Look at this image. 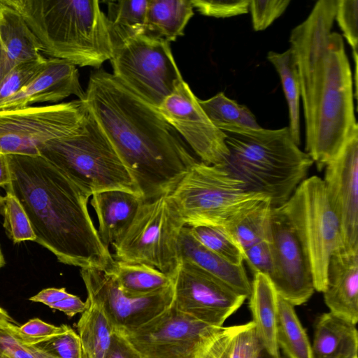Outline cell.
<instances>
[{
  "label": "cell",
  "instance_id": "obj_27",
  "mask_svg": "<svg viewBox=\"0 0 358 358\" xmlns=\"http://www.w3.org/2000/svg\"><path fill=\"white\" fill-rule=\"evenodd\" d=\"M148 0L109 1L106 15L113 50L145 34Z\"/></svg>",
  "mask_w": 358,
  "mask_h": 358
},
{
  "label": "cell",
  "instance_id": "obj_13",
  "mask_svg": "<svg viewBox=\"0 0 358 358\" xmlns=\"http://www.w3.org/2000/svg\"><path fill=\"white\" fill-rule=\"evenodd\" d=\"M87 299L103 310L115 330L130 332L169 307L173 285L161 292L143 296L124 293L113 275L96 268L80 269Z\"/></svg>",
  "mask_w": 358,
  "mask_h": 358
},
{
  "label": "cell",
  "instance_id": "obj_11",
  "mask_svg": "<svg viewBox=\"0 0 358 358\" xmlns=\"http://www.w3.org/2000/svg\"><path fill=\"white\" fill-rule=\"evenodd\" d=\"M90 111L85 100L0 110V154L39 155L46 142L72 134Z\"/></svg>",
  "mask_w": 358,
  "mask_h": 358
},
{
  "label": "cell",
  "instance_id": "obj_34",
  "mask_svg": "<svg viewBox=\"0 0 358 358\" xmlns=\"http://www.w3.org/2000/svg\"><path fill=\"white\" fill-rule=\"evenodd\" d=\"M189 227L194 237L205 248L233 265H243V250L224 229L207 225Z\"/></svg>",
  "mask_w": 358,
  "mask_h": 358
},
{
  "label": "cell",
  "instance_id": "obj_9",
  "mask_svg": "<svg viewBox=\"0 0 358 358\" xmlns=\"http://www.w3.org/2000/svg\"><path fill=\"white\" fill-rule=\"evenodd\" d=\"M183 227L166 196L143 201L127 230L111 245L113 257L152 266L173 278L180 264L178 237Z\"/></svg>",
  "mask_w": 358,
  "mask_h": 358
},
{
  "label": "cell",
  "instance_id": "obj_5",
  "mask_svg": "<svg viewBox=\"0 0 358 358\" xmlns=\"http://www.w3.org/2000/svg\"><path fill=\"white\" fill-rule=\"evenodd\" d=\"M224 133L229 156L222 168L249 191L267 196L273 208L289 199L314 163L294 141L288 127L233 128Z\"/></svg>",
  "mask_w": 358,
  "mask_h": 358
},
{
  "label": "cell",
  "instance_id": "obj_33",
  "mask_svg": "<svg viewBox=\"0 0 358 358\" xmlns=\"http://www.w3.org/2000/svg\"><path fill=\"white\" fill-rule=\"evenodd\" d=\"M272 209L269 199L263 201L225 230L243 250L262 241H271Z\"/></svg>",
  "mask_w": 358,
  "mask_h": 358
},
{
  "label": "cell",
  "instance_id": "obj_15",
  "mask_svg": "<svg viewBox=\"0 0 358 358\" xmlns=\"http://www.w3.org/2000/svg\"><path fill=\"white\" fill-rule=\"evenodd\" d=\"M157 109L201 162L221 167L227 164L225 133L212 123L185 80Z\"/></svg>",
  "mask_w": 358,
  "mask_h": 358
},
{
  "label": "cell",
  "instance_id": "obj_16",
  "mask_svg": "<svg viewBox=\"0 0 358 358\" xmlns=\"http://www.w3.org/2000/svg\"><path fill=\"white\" fill-rule=\"evenodd\" d=\"M270 246L268 278L278 295L294 306L306 303L315 290L310 262L294 229L277 208L272 209Z\"/></svg>",
  "mask_w": 358,
  "mask_h": 358
},
{
  "label": "cell",
  "instance_id": "obj_44",
  "mask_svg": "<svg viewBox=\"0 0 358 358\" xmlns=\"http://www.w3.org/2000/svg\"><path fill=\"white\" fill-rule=\"evenodd\" d=\"M105 358H143V357L122 332L114 329Z\"/></svg>",
  "mask_w": 358,
  "mask_h": 358
},
{
  "label": "cell",
  "instance_id": "obj_41",
  "mask_svg": "<svg viewBox=\"0 0 358 358\" xmlns=\"http://www.w3.org/2000/svg\"><path fill=\"white\" fill-rule=\"evenodd\" d=\"M201 14L225 18L248 13L250 0H191Z\"/></svg>",
  "mask_w": 358,
  "mask_h": 358
},
{
  "label": "cell",
  "instance_id": "obj_46",
  "mask_svg": "<svg viewBox=\"0 0 358 358\" xmlns=\"http://www.w3.org/2000/svg\"><path fill=\"white\" fill-rule=\"evenodd\" d=\"M71 294L65 288H47L29 298L34 302H40L48 306L68 297Z\"/></svg>",
  "mask_w": 358,
  "mask_h": 358
},
{
  "label": "cell",
  "instance_id": "obj_45",
  "mask_svg": "<svg viewBox=\"0 0 358 358\" xmlns=\"http://www.w3.org/2000/svg\"><path fill=\"white\" fill-rule=\"evenodd\" d=\"M88 302L83 301L78 296L70 294L68 297L52 304L49 307L59 310L71 317L78 313H83L87 308Z\"/></svg>",
  "mask_w": 358,
  "mask_h": 358
},
{
  "label": "cell",
  "instance_id": "obj_4",
  "mask_svg": "<svg viewBox=\"0 0 358 358\" xmlns=\"http://www.w3.org/2000/svg\"><path fill=\"white\" fill-rule=\"evenodd\" d=\"M38 41L41 53L75 66L99 68L113 47L96 0H3Z\"/></svg>",
  "mask_w": 358,
  "mask_h": 358
},
{
  "label": "cell",
  "instance_id": "obj_31",
  "mask_svg": "<svg viewBox=\"0 0 358 358\" xmlns=\"http://www.w3.org/2000/svg\"><path fill=\"white\" fill-rule=\"evenodd\" d=\"M294 306L278 296L276 338L287 358H312L311 345Z\"/></svg>",
  "mask_w": 358,
  "mask_h": 358
},
{
  "label": "cell",
  "instance_id": "obj_37",
  "mask_svg": "<svg viewBox=\"0 0 358 358\" xmlns=\"http://www.w3.org/2000/svg\"><path fill=\"white\" fill-rule=\"evenodd\" d=\"M10 322L0 327V355L3 358H59L38 345L21 341L9 327Z\"/></svg>",
  "mask_w": 358,
  "mask_h": 358
},
{
  "label": "cell",
  "instance_id": "obj_35",
  "mask_svg": "<svg viewBox=\"0 0 358 358\" xmlns=\"http://www.w3.org/2000/svg\"><path fill=\"white\" fill-rule=\"evenodd\" d=\"M0 213L3 217V227L13 243L35 241L36 237L24 210L18 200L8 192L3 196Z\"/></svg>",
  "mask_w": 358,
  "mask_h": 358
},
{
  "label": "cell",
  "instance_id": "obj_14",
  "mask_svg": "<svg viewBox=\"0 0 358 358\" xmlns=\"http://www.w3.org/2000/svg\"><path fill=\"white\" fill-rule=\"evenodd\" d=\"M217 328L171 305L138 328L124 334L143 358H195L202 341Z\"/></svg>",
  "mask_w": 358,
  "mask_h": 358
},
{
  "label": "cell",
  "instance_id": "obj_52",
  "mask_svg": "<svg viewBox=\"0 0 358 358\" xmlns=\"http://www.w3.org/2000/svg\"><path fill=\"white\" fill-rule=\"evenodd\" d=\"M0 358H3V357L0 355Z\"/></svg>",
  "mask_w": 358,
  "mask_h": 358
},
{
  "label": "cell",
  "instance_id": "obj_17",
  "mask_svg": "<svg viewBox=\"0 0 358 358\" xmlns=\"http://www.w3.org/2000/svg\"><path fill=\"white\" fill-rule=\"evenodd\" d=\"M324 168L323 181L340 223L342 250L358 252V132Z\"/></svg>",
  "mask_w": 358,
  "mask_h": 358
},
{
  "label": "cell",
  "instance_id": "obj_39",
  "mask_svg": "<svg viewBox=\"0 0 358 358\" xmlns=\"http://www.w3.org/2000/svg\"><path fill=\"white\" fill-rule=\"evenodd\" d=\"M289 3V0L250 1L249 10L253 29L256 31L266 29L282 15Z\"/></svg>",
  "mask_w": 358,
  "mask_h": 358
},
{
  "label": "cell",
  "instance_id": "obj_26",
  "mask_svg": "<svg viewBox=\"0 0 358 358\" xmlns=\"http://www.w3.org/2000/svg\"><path fill=\"white\" fill-rule=\"evenodd\" d=\"M194 15L191 0H148L145 34L174 41Z\"/></svg>",
  "mask_w": 358,
  "mask_h": 358
},
{
  "label": "cell",
  "instance_id": "obj_47",
  "mask_svg": "<svg viewBox=\"0 0 358 358\" xmlns=\"http://www.w3.org/2000/svg\"><path fill=\"white\" fill-rule=\"evenodd\" d=\"M10 180V174L6 155L0 154V186H6Z\"/></svg>",
  "mask_w": 358,
  "mask_h": 358
},
{
  "label": "cell",
  "instance_id": "obj_43",
  "mask_svg": "<svg viewBox=\"0 0 358 358\" xmlns=\"http://www.w3.org/2000/svg\"><path fill=\"white\" fill-rule=\"evenodd\" d=\"M244 260L254 274L262 273L269 277L272 269L270 241H262L243 250Z\"/></svg>",
  "mask_w": 358,
  "mask_h": 358
},
{
  "label": "cell",
  "instance_id": "obj_49",
  "mask_svg": "<svg viewBox=\"0 0 358 358\" xmlns=\"http://www.w3.org/2000/svg\"><path fill=\"white\" fill-rule=\"evenodd\" d=\"M256 358H281V356L280 355L276 357L271 356L264 349H263Z\"/></svg>",
  "mask_w": 358,
  "mask_h": 358
},
{
  "label": "cell",
  "instance_id": "obj_30",
  "mask_svg": "<svg viewBox=\"0 0 358 358\" xmlns=\"http://www.w3.org/2000/svg\"><path fill=\"white\" fill-rule=\"evenodd\" d=\"M267 59L278 72L289 109V126L288 127L294 141L301 143L299 101L301 86L297 66L290 48L282 52H268Z\"/></svg>",
  "mask_w": 358,
  "mask_h": 358
},
{
  "label": "cell",
  "instance_id": "obj_6",
  "mask_svg": "<svg viewBox=\"0 0 358 358\" xmlns=\"http://www.w3.org/2000/svg\"><path fill=\"white\" fill-rule=\"evenodd\" d=\"M166 199L184 226L207 225L224 229L269 199L249 191L225 169L198 161Z\"/></svg>",
  "mask_w": 358,
  "mask_h": 358
},
{
  "label": "cell",
  "instance_id": "obj_51",
  "mask_svg": "<svg viewBox=\"0 0 358 358\" xmlns=\"http://www.w3.org/2000/svg\"><path fill=\"white\" fill-rule=\"evenodd\" d=\"M3 200V196L0 195V206Z\"/></svg>",
  "mask_w": 358,
  "mask_h": 358
},
{
  "label": "cell",
  "instance_id": "obj_22",
  "mask_svg": "<svg viewBox=\"0 0 358 358\" xmlns=\"http://www.w3.org/2000/svg\"><path fill=\"white\" fill-rule=\"evenodd\" d=\"M180 260L187 261L220 280L238 293L249 298L252 283L243 265H233L202 245L184 226L178 237Z\"/></svg>",
  "mask_w": 358,
  "mask_h": 358
},
{
  "label": "cell",
  "instance_id": "obj_28",
  "mask_svg": "<svg viewBox=\"0 0 358 358\" xmlns=\"http://www.w3.org/2000/svg\"><path fill=\"white\" fill-rule=\"evenodd\" d=\"M105 272L113 275L120 289L132 296L150 295L173 285L172 277L146 264L115 260L113 268Z\"/></svg>",
  "mask_w": 358,
  "mask_h": 358
},
{
  "label": "cell",
  "instance_id": "obj_21",
  "mask_svg": "<svg viewBox=\"0 0 358 358\" xmlns=\"http://www.w3.org/2000/svg\"><path fill=\"white\" fill-rule=\"evenodd\" d=\"M143 199L120 189H110L92 195L91 205L99 220V236L105 245L120 239L134 220Z\"/></svg>",
  "mask_w": 358,
  "mask_h": 358
},
{
  "label": "cell",
  "instance_id": "obj_38",
  "mask_svg": "<svg viewBox=\"0 0 358 358\" xmlns=\"http://www.w3.org/2000/svg\"><path fill=\"white\" fill-rule=\"evenodd\" d=\"M9 327L21 341L27 344L37 345L63 333L66 324L57 327L38 318H34L21 327L17 326L13 322H10Z\"/></svg>",
  "mask_w": 358,
  "mask_h": 358
},
{
  "label": "cell",
  "instance_id": "obj_23",
  "mask_svg": "<svg viewBox=\"0 0 358 358\" xmlns=\"http://www.w3.org/2000/svg\"><path fill=\"white\" fill-rule=\"evenodd\" d=\"M356 324L331 312L315 324L312 358H358Z\"/></svg>",
  "mask_w": 358,
  "mask_h": 358
},
{
  "label": "cell",
  "instance_id": "obj_24",
  "mask_svg": "<svg viewBox=\"0 0 358 358\" xmlns=\"http://www.w3.org/2000/svg\"><path fill=\"white\" fill-rule=\"evenodd\" d=\"M263 349L251 321L217 328L202 341L195 358H256Z\"/></svg>",
  "mask_w": 358,
  "mask_h": 358
},
{
  "label": "cell",
  "instance_id": "obj_32",
  "mask_svg": "<svg viewBox=\"0 0 358 358\" xmlns=\"http://www.w3.org/2000/svg\"><path fill=\"white\" fill-rule=\"evenodd\" d=\"M199 103L212 123L223 132L233 128L260 127L247 106L228 98L224 92L206 100L199 99Z\"/></svg>",
  "mask_w": 358,
  "mask_h": 358
},
{
  "label": "cell",
  "instance_id": "obj_18",
  "mask_svg": "<svg viewBox=\"0 0 358 358\" xmlns=\"http://www.w3.org/2000/svg\"><path fill=\"white\" fill-rule=\"evenodd\" d=\"M71 95L85 99L76 66L48 58L45 64L20 91L0 103V110L22 108L43 102H57Z\"/></svg>",
  "mask_w": 358,
  "mask_h": 358
},
{
  "label": "cell",
  "instance_id": "obj_50",
  "mask_svg": "<svg viewBox=\"0 0 358 358\" xmlns=\"http://www.w3.org/2000/svg\"><path fill=\"white\" fill-rule=\"evenodd\" d=\"M6 264L5 259L0 248V268H2Z\"/></svg>",
  "mask_w": 358,
  "mask_h": 358
},
{
  "label": "cell",
  "instance_id": "obj_25",
  "mask_svg": "<svg viewBox=\"0 0 358 358\" xmlns=\"http://www.w3.org/2000/svg\"><path fill=\"white\" fill-rule=\"evenodd\" d=\"M249 306L257 336L263 348L271 356H278L276 338L278 295L270 278L254 274Z\"/></svg>",
  "mask_w": 358,
  "mask_h": 358
},
{
  "label": "cell",
  "instance_id": "obj_12",
  "mask_svg": "<svg viewBox=\"0 0 358 358\" xmlns=\"http://www.w3.org/2000/svg\"><path fill=\"white\" fill-rule=\"evenodd\" d=\"M171 305L208 325L221 327L247 299L196 265L184 260L173 277Z\"/></svg>",
  "mask_w": 358,
  "mask_h": 358
},
{
  "label": "cell",
  "instance_id": "obj_1",
  "mask_svg": "<svg viewBox=\"0 0 358 358\" xmlns=\"http://www.w3.org/2000/svg\"><path fill=\"white\" fill-rule=\"evenodd\" d=\"M338 0H320L291 31L305 120V152L319 171L358 132L354 81L343 36L332 31Z\"/></svg>",
  "mask_w": 358,
  "mask_h": 358
},
{
  "label": "cell",
  "instance_id": "obj_48",
  "mask_svg": "<svg viewBox=\"0 0 358 358\" xmlns=\"http://www.w3.org/2000/svg\"><path fill=\"white\" fill-rule=\"evenodd\" d=\"M6 322H14L8 313L0 307V327Z\"/></svg>",
  "mask_w": 358,
  "mask_h": 358
},
{
  "label": "cell",
  "instance_id": "obj_42",
  "mask_svg": "<svg viewBox=\"0 0 358 358\" xmlns=\"http://www.w3.org/2000/svg\"><path fill=\"white\" fill-rule=\"evenodd\" d=\"M335 20L351 46L352 52H357L358 1L338 0Z\"/></svg>",
  "mask_w": 358,
  "mask_h": 358
},
{
  "label": "cell",
  "instance_id": "obj_10",
  "mask_svg": "<svg viewBox=\"0 0 358 358\" xmlns=\"http://www.w3.org/2000/svg\"><path fill=\"white\" fill-rule=\"evenodd\" d=\"M169 43L142 34L115 48L110 59L112 74L156 108L184 80Z\"/></svg>",
  "mask_w": 358,
  "mask_h": 358
},
{
  "label": "cell",
  "instance_id": "obj_19",
  "mask_svg": "<svg viewBox=\"0 0 358 358\" xmlns=\"http://www.w3.org/2000/svg\"><path fill=\"white\" fill-rule=\"evenodd\" d=\"M322 292L331 313L357 323L358 252L338 250L331 256Z\"/></svg>",
  "mask_w": 358,
  "mask_h": 358
},
{
  "label": "cell",
  "instance_id": "obj_3",
  "mask_svg": "<svg viewBox=\"0 0 358 358\" xmlns=\"http://www.w3.org/2000/svg\"><path fill=\"white\" fill-rule=\"evenodd\" d=\"M6 157L10 174L6 192L24 210L35 242L61 263L110 271L115 260L90 217V196L40 155Z\"/></svg>",
  "mask_w": 358,
  "mask_h": 358
},
{
  "label": "cell",
  "instance_id": "obj_7",
  "mask_svg": "<svg viewBox=\"0 0 358 358\" xmlns=\"http://www.w3.org/2000/svg\"><path fill=\"white\" fill-rule=\"evenodd\" d=\"M39 155L90 196L120 189L142 198L136 181L91 112L78 130L46 142Z\"/></svg>",
  "mask_w": 358,
  "mask_h": 358
},
{
  "label": "cell",
  "instance_id": "obj_20",
  "mask_svg": "<svg viewBox=\"0 0 358 358\" xmlns=\"http://www.w3.org/2000/svg\"><path fill=\"white\" fill-rule=\"evenodd\" d=\"M43 57L38 41L21 15L0 0V81L16 66Z\"/></svg>",
  "mask_w": 358,
  "mask_h": 358
},
{
  "label": "cell",
  "instance_id": "obj_40",
  "mask_svg": "<svg viewBox=\"0 0 358 358\" xmlns=\"http://www.w3.org/2000/svg\"><path fill=\"white\" fill-rule=\"evenodd\" d=\"M37 345L59 358H83L80 337L68 325L63 333Z\"/></svg>",
  "mask_w": 358,
  "mask_h": 358
},
{
  "label": "cell",
  "instance_id": "obj_2",
  "mask_svg": "<svg viewBox=\"0 0 358 358\" xmlns=\"http://www.w3.org/2000/svg\"><path fill=\"white\" fill-rule=\"evenodd\" d=\"M85 101L143 201L168 195L197 162L159 110L112 73L101 68L93 71Z\"/></svg>",
  "mask_w": 358,
  "mask_h": 358
},
{
  "label": "cell",
  "instance_id": "obj_36",
  "mask_svg": "<svg viewBox=\"0 0 358 358\" xmlns=\"http://www.w3.org/2000/svg\"><path fill=\"white\" fill-rule=\"evenodd\" d=\"M47 59L43 57L22 63L10 70L0 81V103L25 87L43 67Z\"/></svg>",
  "mask_w": 358,
  "mask_h": 358
},
{
  "label": "cell",
  "instance_id": "obj_8",
  "mask_svg": "<svg viewBox=\"0 0 358 358\" xmlns=\"http://www.w3.org/2000/svg\"><path fill=\"white\" fill-rule=\"evenodd\" d=\"M296 234L310 262L315 289L323 292L331 256L342 250L341 227L326 193L323 179H304L289 199L277 208Z\"/></svg>",
  "mask_w": 358,
  "mask_h": 358
},
{
  "label": "cell",
  "instance_id": "obj_29",
  "mask_svg": "<svg viewBox=\"0 0 358 358\" xmlns=\"http://www.w3.org/2000/svg\"><path fill=\"white\" fill-rule=\"evenodd\" d=\"M87 301L88 306L77 323L83 358H105L114 329L100 306Z\"/></svg>",
  "mask_w": 358,
  "mask_h": 358
}]
</instances>
